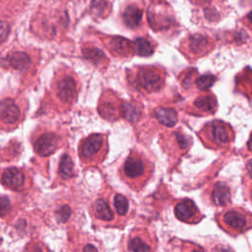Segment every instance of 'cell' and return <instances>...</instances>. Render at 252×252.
<instances>
[{
  "instance_id": "obj_1",
  "label": "cell",
  "mask_w": 252,
  "mask_h": 252,
  "mask_svg": "<svg viewBox=\"0 0 252 252\" xmlns=\"http://www.w3.org/2000/svg\"><path fill=\"white\" fill-rule=\"evenodd\" d=\"M154 172V162L137 149L129 152L118 168L119 178L135 192H140L147 185Z\"/></svg>"
},
{
  "instance_id": "obj_2",
  "label": "cell",
  "mask_w": 252,
  "mask_h": 252,
  "mask_svg": "<svg viewBox=\"0 0 252 252\" xmlns=\"http://www.w3.org/2000/svg\"><path fill=\"white\" fill-rule=\"evenodd\" d=\"M109 151L108 135L106 133H92L81 139L78 154L84 168L98 166L107 157Z\"/></svg>"
},
{
  "instance_id": "obj_3",
  "label": "cell",
  "mask_w": 252,
  "mask_h": 252,
  "mask_svg": "<svg viewBox=\"0 0 252 252\" xmlns=\"http://www.w3.org/2000/svg\"><path fill=\"white\" fill-rule=\"evenodd\" d=\"M197 136L204 147L217 151L225 149L233 143L235 132L229 123L215 119L203 125Z\"/></svg>"
},
{
  "instance_id": "obj_4",
  "label": "cell",
  "mask_w": 252,
  "mask_h": 252,
  "mask_svg": "<svg viewBox=\"0 0 252 252\" xmlns=\"http://www.w3.org/2000/svg\"><path fill=\"white\" fill-rule=\"evenodd\" d=\"M110 191L111 187L105 186L101 189V192L91 201L88 207V212L92 218L94 226L121 228L111 203Z\"/></svg>"
},
{
  "instance_id": "obj_5",
  "label": "cell",
  "mask_w": 252,
  "mask_h": 252,
  "mask_svg": "<svg viewBox=\"0 0 252 252\" xmlns=\"http://www.w3.org/2000/svg\"><path fill=\"white\" fill-rule=\"evenodd\" d=\"M215 220L225 233L237 236L251 228L252 216L242 207H225L215 215Z\"/></svg>"
},
{
  "instance_id": "obj_6",
  "label": "cell",
  "mask_w": 252,
  "mask_h": 252,
  "mask_svg": "<svg viewBox=\"0 0 252 252\" xmlns=\"http://www.w3.org/2000/svg\"><path fill=\"white\" fill-rule=\"evenodd\" d=\"M158 237L146 226H135L120 241V252H157Z\"/></svg>"
},
{
  "instance_id": "obj_7",
  "label": "cell",
  "mask_w": 252,
  "mask_h": 252,
  "mask_svg": "<svg viewBox=\"0 0 252 252\" xmlns=\"http://www.w3.org/2000/svg\"><path fill=\"white\" fill-rule=\"evenodd\" d=\"M63 145V137L53 130H41L32 141L35 154L40 157H48L54 154Z\"/></svg>"
},
{
  "instance_id": "obj_8",
  "label": "cell",
  "mask_w": 252,
  "mask_h": 252,
  "mask_svg": "<svg viewBox=\"0 0 252 252\" xmlns=\"http://www.w3.org/2000/svg\"><path fill=\"white\" fill-rule=\"evenodd\" d=\"M205 196L212 206L223 209L231 205L232 188L226 181L217 180L207 187Z\"/></svg>"
},
{
  "instance_id": "obj_9",
  "label": "cell",
  "mask_w": 252,
  "mask_h": 252,
  "mask_svg": "<svg viewBox=\"0 0 252 252\" xmlns=\"http://www.w3.org/2000/svg\"><path fill=\"white\" fill-rule=\"evenodd\" d=\"M66 252H104L102 243L85 232L69 233Z\"/></svg>"
},
{
  "instance_id": "obj_10",
  "label": "cell",
  "mask_w": 252,
  "mask_h": 252,
  "mask_svg": "<svg viewBox=\"0 0 252 252\" xmlns=\"http://www.w3.org/2000/svg\"><path fill=\"white\" fill-rule=\"evenodd\" d=\"M163 83L164 80L162 74L152 67L142 68L136 77L137 88L145 94H152L159 91L162 88Z\"/></svg>"
},
{
  "instance_id": "obj_11",
  "label": "cell",
  "mask_w": 252,
  "mask_h": 252,
  "mask_svg": "<svg viewBox=\"0 0 252 252\" xmlns=\"http://www.w3.org/2000/svg\"><path fill=\"white\" fill-rule=\"evenodd\" d=\"M110 196L114 212L122 228L135 215L136 204L129 196L116 192L112 188L110 191Z\"/></svg>"
},
{
  "instance_id": "obj_12",
  "label": "cell",
  "mask_w": 252,
  "mask_h": 252,
  "mask_svg": "<svg viewBox=\"0 0 252 252\" xmlns=\"http://www.w3.org/2000/svg\"><path fill=\"white\" fill-rule=\"evenodd\" d=\"M173 213L178 220L188 224H197L204 219V215L194 201L189 198L178 200L174 204Z\"/></svg>"
},
{
  "instance_id": "obj_13",
  "label": "cell",
  "mask_w": 252,
  "mask_h": 252,
  "mask_svg": "<svg viewBox=\"0 0 252 252\" xmlns=\"http://www.w3.org/2000/svg\"><path fill=\"white\" fill-rule=\"evenodd\" d=\"M161 140L164 142L161 147L170 146L163 149L167 155H177L179 157L185 154L190 149L192 144L191 137L184 134L181 129H177L176 131L169 133H164L163 136H161Z\"/></svg>"
},
{
  "instance_id": "obj_14",
  "label": "cell",
  "mask_w": 252,
  "mask_h": 252,
  "mask_svg": "<svg viewBox=\"0 0 252 252\" xmlns=\"http://www.w3.org/2000/svg\"><path fill=\"white\" fill-rule=\"evenodd\" d=\"M77 94V83L71 76L61 78L55 85V95L57 99L67 108H69L76 101Z\"/></svg>"
},
{
  "instance_id": "obj_15",
  "label": "cell",
  "mask_w": 252,
  "mask_h": 252,
  "mask_svg": "<svg viewBox=\"0 0 252 252\" xmlns=\"http://www.w3.org/2000/svg\"><path fill=\"white\" fill-rule=\"evenodd\" d=\"M217 108L218 102L216 96L212 94H205L196 97V99L192 102L189 113L192 115L206 116L215 113Z\"/></svg>"
},
{
  "instance_id": "obj_16",
  "label": "cell",
  "mask_w": 252,
  "mask_h": 252,
  "mask_svg": "<svg viewBox=\"0 0 252 252\" xmlns=\"http://www.w3.org/2000/svg\"><path fill=\"white\" fill-rule=\"evenodd\" d=\"M77 176L75 162L72 157V154L69 152H65L62 154L59 159L58 168H57V183L63 184L70 182L75 179Z\"/></svg>"
},
{
  "instance_id": "obj_17",
  "label": "cell",
  "mask_w": 252,
  "mask_h": 252,
  "mask_svg": "<svg viewBox=\"0 0 252 252\" xmlns=\"http://www.w3.org/2000/svg\"><path fill=\"white\" fill-rule=\"evenodd\" d=\"M21 119V110L11 98L0 101V121L8 125H15Z\"/></svg>"
},
{
  "instance_id": "obj_18",
  "label": "cell",
  "mask_w": 252,
  "mask_h": 252,
  "mask_svg": "<svg viewBox=\"0 0 252 252\" xmlns=\"http://www.w3.org/2000/svg\"><path fill=\"white\" fill-rule=\"evenodd\" d=\"M2 183L14 190H21L26 185V175L25 173L16 167H11L5 169L1 174Z\"/></svg>"
},
{
  "instance_id": "obj_19",
  "label": "cell",
  "mask_w": 252,
  "mask_h": 252,
  "mask_svg": "<svg viewBox=\"0 0 252 252\" xmlns=\"http://www.w3.org/2000/svg\"><path fill=\"white\" fill-rule=\"evenodd\" d=\"M153 115L158 123L165 127H173L178 121L177 111L173 107L158 106L154 109Z\"/></svg>"
},
{
  "instance_id": "obj_20",
  "label": "cell",
  "mask_w": 252,
  "mask_h": 252,
  "mask_svg": "<svg viewBox=\"0 0 252 252\" xmlns=\"http://www.w3.org/2000/svg\"><path fill=\"white\" fill-rule=\"evenodd\" d=\"M142 115V107L134 101H123L120 105V117L130 123L137 122Z\"/></svg>"
},
{
  "instance_id": "obj_21",
  "label": "cell",
  "mask_w": 252,
  "mask_h": 252,
  "mask_svg": "<svg viewBox=\"0 0 252 252\" xmlns=\"http://www.w3.org/2000/svg\"><path fill=\"white\" fill-rule=\"evenodd\" d=\"M7 64L19 71H27L31 67V58L25 52H13L6 58Z\"/></svg>"
},
{
  "instance_id": "obj_22",
  "label": "cell",
  "mask_w": 252,
  "mask_h": 252,
  "mask_svg": "<svg viewBox=\"0 0 252 252\" xmlns=\"http://www.w3.org/2000/svg\"><path fill=\"white\" fill-rule=\"evenodd\" d=\"M123 20H124V23L129 28L134 29V28L138 27L142 20V10L134 5L128 6L124 10Z\"/></svg>"
},
{
  "instance_id": "obj_23",
  "label": "cell",
  "mask_w": 252,
  "mask_h": 252,
  "mask_svg": "<svg viewBox=\"0 0 252 252\" xmlns=\"http://www.w3.org/2000/svg\"><path fill=\"white\" fill-rule=\"evenodd\" d=\"M54 215L58 222L66 223L74 216V209L69 202L61 203L54 210Z\"/></svg>"
},
{
  "instance_id": "obj_24",
  "label": "cell",
  "mask_w": 252,
  "mask_h": 252,
  "mask_svg": "<svg viewBox=\"0 0 252 252\" xmlns=\"http://www.w3.org/2000/svg\"><path fill=\"white\" fill-rule=\"evenodd\" d=\"M208 47V39L202 34H194L189 39V49L195 54L203 53Z\"/></svg>"
},
{
  "instance_id": "obj_25",
  "label": "cell",
  "mask_w": 252,
  "mask_h": 252,
  "mask_svg": "<svg viewBox=\"0 0 252 252\" xmlns=\"http://www.w3.org/2000/svg\"><path fill=\"white\" fill-rule=\"evenodd\" d=\"M110 48L119 55H125L128 53L130 45L129 41L123 37H112L109 40Z\"/></svg>"
},
{
  "instance_id": "obj_26",
  "label": "cell",
  "mask_w": 252,
  "mask_h": 252,
  "mask_svg": "<svg viewBox=\"0 0 252 252\" xmlns=\"http://www.w3.org/2000/svg\"><path fill=\"white\" fill-rule=\"evenodd\" d=\"M170 250L171 252H205L203 247L191 241H180L178 245L172 243Z\"/></svg>"
},
{
  "instance_id": "obj_27",
  "label": "cell",
  "mask_w": 252,
  "mask_h": 252,
  "mask_svg": "<svg viewBox=\"0 0 252 252\" xmlns=\"http://www.w3.org/2000/svg\"><path fill=\"white\" fill-rule=\"evenodd\" d=\"M134 44H135L138 54L141 56H149V55L153 54V52H154V47H153L152 43L149 40H147L146 38L139 37L135 40Z\"/></svg>"
},
{
  "instance_id": "obj_28",
  "label": "cell",
  "mask_w": 252,
  "mask_h": 252,
  "mask_svg": "<svg viewBox=\"0 0 252 252\" xmlns=\"http://www.w3.org/2000/svg\"><path fill=\"white\" fill-rule=\"evenodd\" d=\"M84 56L94 62V63H98L102 60V58L104 57V54L101 50H99L98 48H95V47H87V48H84Z\"/></svg>"
},
{
  "instance_id": "obj_29",
  "label": "cell",
  "mask_w": 252,
  "mask_h": 252,
  "mask_svg": "<svg viewBox=\"0 0 252 252\" xmlns=\"http://www.w3.org/2000/svg\"><path fill=\"white\" fill-rule=\"evenodd\" d=\"M215 81H216V78L213 75L206 74L197 79L196 85L200 90H207L214 85Z\"/></svg>"
},
{
  "instance_id": "obj_30",
  "label": "cell",
  "mask_w": 252,
  "mask_h": 252,
  "mask_svg": "<svg viewBox=\"0 0 252 252\" xmlns=\"http://www.w3.org/2000/svg\"><path fill=\"white\" fill-rule=\"evenodd\" d=\"M107 6V0H94L92 3V11L93 13L97 16V15H101L104 11V9Z\"/></svg>"
},
{
  "instance_id": "obj_31",
  "label": "cell",
  "mask_w": 252,
  "mask_h": 252,
  "mask_svg": "<svg viewBox=\"0 0 252 252\" xmlns=\"http://www.w3.org/2000/svg\"><path fill=\"white\" fill-rule=\"evenodd\" d=\"M10 32V27L8 23L0 21V43H2L8 36Z\"/></svg>"
},
{
  "instance_id": "obj_32",
  "label": "cell",
  "mask_w": 252,
  "mask_h": 252,
  "mask_svg": "<svg viewBox=\"0 0 252 252\" xmlns=\"http://www.w3.org/2000/svg\"><path fill=\"white\" fill-rule=\"evenodd\" d=\"M10 200L7 197H0V216L5 215L10 210Z\"/></svg>"
},
{
  "instance_id": "obj_33",
  "label": "cell",
  "mask_w": 252,
  "mask_h": 252,
  "mask_svg": "<svg viewBox=\"0 0 252 252\" xmlns=\"http://www.w3.org/2000/svg\"><path fill=\"white\" fill-rule=\"evenodd\" d=\"M27 252H46V247H44L40 243H34L28 247Z\"/></svg>"
}]
</instances>
